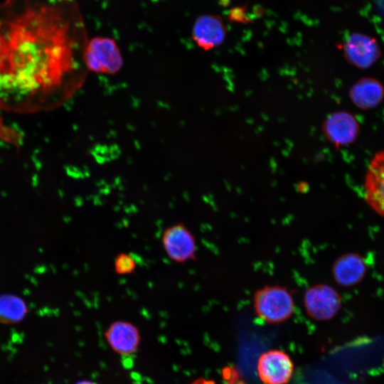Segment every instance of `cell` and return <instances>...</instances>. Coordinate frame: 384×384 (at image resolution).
Masks as SVG:
<instances>
[{
    "mask_svg": "<svg viewBox=\"0 0 384 384\" xmlns=\"http://www.w3.org/2000/svg\"><path fill=\"white\" fill-rule=\"evenodd\" d=\"M0 49V100H17L59 85L74 68L76 38L68 12L36 1L9 23Z\"/></svg>",
    "mask_w": 384,
    "mask_h": 384,
    "instance_id": "cell-1",
    "label": "cell"
},
{
    "mask_svg": "<svg viewBox=\"0 0 384 384\" xmlns=\"http://www.w3.org/2000/svg\"><path fill=\"white\" fill-rule=\"evenodd\" d=\"M252 306L256 316L270 324L286 321L295 310L291 292L278 284H267L257 289L253 294Z\"/></svg>",
    "mask_w": 384,
    "mask_h": 384,
    "instance_id": "cell-2",
    "label": "cell"
},
{
    "mask_svg": "<svg viewBox=\"0 0 384 384\" xmlns=\"http://www.w3.org/2000/svg\"><path fill=\"white\" fill-rule=\"evenodd\" d=\"M82 59L87 68L97 74H116L124 64L116 41L108 37L90 39L85 47Z\"/></svg>",
    "mask_w": 384,
    "mask_h": 384,
    "instance_id": "cell-3",
    "label": "cell"
},
{
    "mask_svg": "<svg viewBox=\"0 0 384 384\" xmlns=\"http://www.w3.org/2000/svg\"><path fill=\"white\" fill-rule=\"evenodd\" d=\"M307 316L315 321H324L333 319L341 307V297L331 286L319 283L309 287L302 299Z\"/></svg>",
    "mask_w": 384,
    "mask_h": 384,
    "instance_id": "cell-4",
    "label": "cell"
},
{
    "mask_svg": "<svg viewBox=\"0 0 384 384\" xmlns=\"http://www.w3.org/2000/svg\"><path fill=\"white\" fill-rule=\"evenodd\" d=\"M161 243L166 255L176 263H186L193 260L196 255V238L183 223L166 228L161 235Z\"/></svg>",
    "mask_w": 384,
    "mask_h": 384,
    "instance_id": "cell-5",
    "label": "cell"
},
{
    "mask_svg": "<svg viewBox=\"0 0 384 384\" xmlns=\"http://www.w3.org/2000/svg\"><path fill=\"white\" fill-rule=\"evenodd\" d=\"M347 60L354 66L366 69L379 58L380 51L376 41L366 34H348L343 45Z\"/></svg>",
    "mask_w": 384,
    "mask_h": 384,
    "instance_id": "cell-6",
    "label": "cell"
},
{
    "mask_svg": "<svg viewBox=\"0 0 384 384\" xmlns=\"http://www.w3.org/2000/svg\"><path fill=\"white\" fill-rule=\"evenodd\" d=\"M363 193L366 203L384 217V149L377 152L369 163Z\"/></svg>",
    "mask_w": 384,
    "mask_h": 384,
    "instance_id": "cell-7",
    "label": "cell"
},
{
    "mask_svg": "<svg viewBox=\"0 0 384 384\" xmlns=\"http://www.w3.org/2000/svg\"><path fill=\"white\" fill-rule=\"evenodd\" d=\"M323 130L329 141L338 147L353 143L358 137L360 126L351 113L338 111L325 119Z\"/></svg>",
    "mask_w": 384,
    "mask_h": 384,
    "instance_id": "cell-8",
    "label": "cell"
},
{
    "mask_svg": "<svg viewBox=\"0 0 384 384\" xmlns=\"http://www.w3.org/2000/svg\"><path fill=\"white\" fill-rule=\"evenodd\" d=\"M257 370L266 384H286L290 379L293 364L289 356L279 350L264 353L259 358Z\"/></svg>",
    "mask_w": 384,
    "mask_h": 384,
    "instance_id": "cell-9",
    "label": "cell"
},
{
    "mask_svg": "<svg viewBox=\"0 0 384 384\" xmlns=\"http://www.w3.org/2000/svg\"><path fill=\"white\" fill-rule=\"evenodd\" d=\"M226 36V28L220 17L205 14L196 18L192 28V38L204 50L222 44Z\"/></svg>",
    "mask_w": 384,
    "mask_h": 384,
    "instance_id": "cell-10",
    "label": "cell"
},
{
    "mask_svg": "<svg viewBox=\"0 0 384 384\" xmlns=\"http://www.w3.org/2000/svg\"><path fill=\"white\" fill-rule=\"evenodd\" d=\"M105 336L110 347L115 352L124 355L134 353L140 342V334L137 326L124 320L112 323Z\"/></svg>",
    "mask_w": 384,
    "mask_h": 384,
    "instance_id": "cell-11",
    "label": "cell"
},
{
    "mask_svg": "<svg viewBox=\"0 0 384 384\" xmlns=\"http://www.w3.org/2000/svg\"><path fill=\"white\" fill-rule=\"evenodd\" d=\"M366 272V265L363 258L353 252L339 256L331 266L334 281L345 287L359 283L363 279Z\"/></svg>",
    "mask_w": 384,
    "mask_h": 384,
    "instance_id": "cell-12",
    "label": "cell"
},
{
    "mask_svg": "<svg viewBox=\"0 0 384 384\" xmlns=\"http://www.w3.org/2000/svg\"><path fill=\"white\" fill-rule=\"evenodd\" d=\"M352 102L359 109L371 110L384 98V87L377 79L370 77L359 79L349 90Z\"/></svg>",
    "mask_w": 384,
    "mask_h": 384,
    "instance_id": "cell-13",
    "label": "cell"
},
{
    "mask_svg": "<svg viewBox=\"0 0 384 384\" xmlns=\"http://www.w3.org/2000/svg\"><path fill=\"white\" fill-rule=\"evenodd\" d=\"M28 313L26 302L19 296L12 294L0 295V323L14 324L25 319Z\"/></svg>",
    "mask_w": 384,
    "mask_h": 384,
    "instance_id": "cell-14",
    "label": "cell"
},
{
    "mask_svg": "<svg viewBox=\"0 0 384 384\" xmlns=\"http://www.w3.org/2000/svg\"><path fill=\"white\" fill-rule=\"evenodd\" d=\"M137 267V260L132 255L122 252L114 260V269L117 274L124 275L132 273Z\"/></svg>",
    "mask_w": 384,
    "mask_h": 384,
    "instance_id": "cell-15",
    "label": "cell"
},
{
    "mask_svg": "<svg viewBox=\"0 0 384 384\" xmlns=\"http://www.w3.org/2000/svg\"><path fill=\"white\" fill-rule=\"evenodd\" d=\"M76 384H96V383L91 381H88V380H82V381L78 382Z\"/></svg>",
    "mask_w": 384,
    "mask_h": 384,
    "instance_id": "cell-16",
    "label": "cell"
},
{
    "mask_svg": "<svg viewBox=\"0 0 384 384\" xmlns=\"http://www.w3.org/2000/svg\"><path fill=\"white\" fill-rule=\"evenodd\" d=\"M0 28H1V23H0ZM2 40H3L2 34H1V33H0V49H1V45H2Z\"/></svg>",
    "mask_w": 384,
    "mask_h": 384,
    "instance_id": "cell-17",
    "label": "cell"
},
{
    "mask_svg": "<svg viewBox=\"0 0 384 384\" xmlns=\"http://www.w3.org/2000/svg\"><path fill=\"white\" fill-rule=\"evenodd\" d=\"M0 127H1V124H0Z\"/></svg>",
    "mask_w": 384,
    "mask_h": 384,
    "instance_id": "cell-18",
    "label": "cell"
}]
</instances>
